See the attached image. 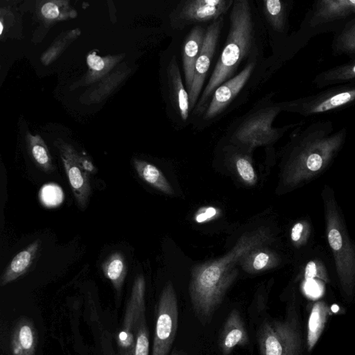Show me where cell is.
Returning a JSON list of instances; mask_svg holds the SVG:
<instances>
[{
  "instance_id": "obj_1",
  "label": "cell",
  "mask_w": 355,
  "mask_h": 355,
  "mask_svg": "<svg viewBox=\"0 0 355 355\" xmlns=\"http://www.w3.org/2000/svg\"><path fill=\"white\" fill-rule=\"evenodd\" d=\"M302 125L293 132L285 151L281 184L286 191L303 187L326 171L347 135L345 128L334 131L329 120L317 121L304 128Z\"/></svg>"
},
{
  "instance_id": "obj_2",
  "label": "cell",
  "mask_w": 355,
  "mask_h": 355,
  "mask_svg": "<svg viewBox=\"0 0 355 355\" xmlns=\"http://www.w3.org/2000/svg\"><path fill=\"white\" fill-rule=\"evenodd\" d=\"M272 238L270 230L264 227L245 232L227 254L192 268L189 288L190 301L202 324L210 322L236 280L238 263L254 250L271 241Z\"/></svg>"
},
{
  "instance_id": "obj_3",
  "label": "cell",
  "mask_w": 355,
  "mask_h": 355,
  "mask_svg": "<svg viewBox=\"0 0 355 355\" xmlns=\"http://www.w3.org/2000/svg\"><path fill=\"white\" fill-rule=\"evenodd\" d=\"M225 45L198 100L195 112H205L211 97L221 84L235 76L241 62L252 55L256 44L254 15L248 0L234 1Z\"/></svg>"
},
{
  "instance_id": "obj_4",
  "label": "cell",
  "mask_w": 355,
  "mask_h": 355,
  "mask_svg": "<svg viewBox=\"0 0 355 355\" xmlns=\"http://www.w3.org/2000/svg\"><path fill=\"white\" fill-rule=\"evenodd\" d=\"M321 198L327 241L333 256L338 284L343 295L351 299L355 293V241L348 232L334 189L324 184Z\"/></svg>"
},
{
  "instance_id": "obj_5",
  "label": "cell",
  "mask_w": 355,
  "mask_h": 355,
  "mask_svg": "<svg viewBox=\"0 0 355 355\" xmlns=\"http://www.w3.org/2000/svg\"><path fill=\"white\" fill-rule=\"evenodd\" d=\"M282 112L279 103L262 107L247 116L236 128L232 140L239 145L254 148L268 146L277 141L291 128L304 124L303 122L276 128L272 123Z\"/></svg>"
},
{
  "instance_id": "obj_6",
  "label": "cell",
  "mask_w": 355,
  "mask_h": 355,
  "mask_svg": "<svg viewBox=\"0 0 355 355\" xmlns=\"http://www.w3.org/2000/svg\"><path fill=\"white\" fill-rule=\"evenodd\" d=\"M261 355H301L302 337L297 315L263 322L257 333Z\"/></svg>"
},
{
  "instance_id": "obj_7",
  "label": "cell",
  "mask_w": 355,
  "mask_h": 355,
  "mask_svg": "<svg viewBox=\"0 0 355 355\" xmlns=\"http://www.w3.org/2000/svg\"><path fill=\"white\" fill-rule=\"evenodd\" d=\"M355 104V85H335L315 94L279 103L282 111L304 116L334 112Z\"/></svg>"
},
{
  "instance_id": "obj_8",
  "label": "cell",
  "mask_w": 355,
  "mask_h": 355,
  "mask_svg": "<svg viewBox=\"0 0 355 355\" xmlns=\"http://www.w3.org/2000/svg\"><path fill=\"white\" fill-rule=\"evenodd\" d=\"M178 324V304L175 288L168 282L161 293L155 329L152 355H168Z\"/></svg>"
},
{
  "instance_id": "obj_9",
  "label": "cell",
  "mask_w": 355,
  "mask_h": 355,
  "mask_svg": "<svg viewBox=\"0 0 355 355\" xmlns=\"http://www.w3.org/2000/svg\"><path fill=\"white\" fill-rule=\"evenodd\" d=\"M232 0H188L175 8L171 16L175 28H182L193 24L216 21L232 8Z\"/></svg>"
},
{
  "instance_id": "obj_10",
  "label": "cell",
  "mask_w": 355,
  "mask_h": 355,
  "mask_svg": "<svg viewBox=\"0 0 355 355\" xmlns=\"http://www.w3.org/2000/svg\"><path fill=\"white\" fill-rule=\"evenodd\" d=\"M144 316L145 279L140 275L135 279L126 306L122 329L118 335L117 343L121 355H132L136 331Z\"/></svg>"
},
{
  "instance_id": "obj_11",
  "label": "cell",
  "mask_w": 355,
  "mask_h": 355,
  "mask_svg": "<svg viewBox=\"0 0 355 355\" xmlns=\"http://www.w3.org/2000/svg\"><path fill=\"white\" fill-rule=\"evenodd\" d=\"M223 24V17L212 21L206 28L200 53L197 58L193 79L189 92L190 109L198 101L202 86L218 42Z\"/></svg>"
},
{
  "instance_id": "obj_12",
  "label": "cell",
  "mask_w": 355,
  "mask_h": 355,
  "mask_svg": "<svg viewBox=\"0 0 355 355\" xmlns=\"http://www.w3.org/2000/svg\"><path fill=\"white\" fill-rule=\"evenodd\" d=\"M56 146L77 204L83 210L91 194L89 173L80 164V155L71 145L60 140Z\"/></svg>"
},
{
  "instance_id": "obj_13",
  "label": "cell",
  "mask_w": 355,
  "mask_h": 355,
  "mask_svg": "<svg viewBox=\"0 0 355 355\" xmlns=\"http://www.w3.org/2000/svg\"><path fill=\"white\" fill-rule=\"evenodd\" d=\"M254 67L255 61L253 60L248 62L235 76L225 81L216 89L203 114L205 120H211L223 112L244 87Z\"/></svg>"
},
{
  "instance_id": "obj_14",
  "label": "cell",
  "mask_w": 355,
  "mask_h": 355,
  "mask_svg": "<svg viewBox=\"0 0 355 355\" xmlns=\"http://www.w3.org/2000/svg\"><path fill=\"white\" fill-rule=\"evenodd\" d=\"M355 18V0H319L314 2L306 17L309 27Z\"/></svg>"
},
{
  "instance_id": "obj_15",
  "label": "cell",
  "mask_w": 355,
  "mask_h": 355,
  "mask_svg": "<svg viewBox=\"0 0 355 355\" xmlns=\"http://www.w3.org/2000/svg\"><path fill=\"white\" fill-rule=\"evenodd\" d=\"M250 343L248 332L240 313L233 309L227 315L219 337L218 347L222 355H230L235 347Z\"/></svg>"
},
{
  "instance_id": "obj_16",
  "label": "cell",
  "mask_w": 355,
  "mask_h": 355,
  "mask_svg": "<svg viewBox=\"0 0 355 355\" xmlns=\"http://www.w3.org/2000/svg\"><path fill=\"white\" fill-rule=\"evenodd\" d=\"M206 29L194 26L186 37L182 49V66L188 94L191 89L197 58L200 53Z\"/></svg>"
},
{
  "instance_id": "obj_17",
  "label": "cell",
  "mask_w": 355,
  "mask_h": 355,
  "mask_svg": "<svg viewBox=\"0 0 355 355\" xmlns=\"http://www.w3.org/2000/svg\"><path fill=\"white\" fill-rule=\"evenodd\" d=\"M37 334L31 320L20 318L14 327L10 339L12 355H35Z\"/></svg>"
},
{
  "instance_id": "obj_18",
  "label": "cell",
  "mask_w": 355,
  "mask_h": 355,
  "mask_svg": "<svg viewBox=\"0 0 355 355\" xmlns=\"http://www.w3.org/2000/svg\"><path fill=\"white\" fill-rule=\"evenodd\" d=\"M172 103L183 120L187 119L190 109L188 92L181 78L176 57L173 56L167 69Z\"/></svg>"
},
{
  "instance_id": "obj_19",
  "label": "cell",
  "mask_w": 355,
  "mask_h": 355,
  "mask_svg": "<svg viewBox=\"0 0 355 355\" xmlns=\"http://www.w3.org/2000/svg\"><path fill=\"white\" fill-rule=\"evenodd\" d=\"M312 83L318 89L340 85H355V57L347 62L320 72L315 76Z\"/></svg>"
},
{
  "instance_id": "obj_20",
  "label": "cell",
  "mask_w": 355,
  "mask_h": 355,
  "mask_svg": "<svg viewBox=\"0 0 355 355\" xmlns=\"http://www.w3.org/2000/svg\"><path fill=\"white\" fill-rule=\"evenodd\" d=\"M40 245V241L36 240L13 257L1 277V286L13 282L26 272L36 256Z\"/></svg>"
},
{
  "instance_id": "obj_21",
  "label": "cell",
  "mask_w": 355,
  "mask_h": 355,
  "mask_svg": "<svg viewBox=\"0 0 355 355\" xmlns=\"http://www.w3.org/2000/svg\"><path fill=\"white\" fill-rule=\"evenodd\" d=\"M329 315L330 309L326 302L318 301L313 304L307 324L306 344L309 352L318 343Z\"/></svg>"
},
{
  "instance_id": "obj_22",
  "label": "cell",
  "mask_w": 355,
  "mask_h": 355,
  "mask_svg": "<svg viewBox=\"0 0 355 355\" xmlns=\"http://www.w3.org/2000/svg\"><path fill=\"white\" fill-rule=\"evenodd\" d=\"M133 164L138 175L144 181L164 193L174 194L171 184L157 166L138 159H135Z\"/></svg>"
},
{
  "instance_id": "obj_23",
  "label": "cell",
  "mask_w": 355,
  "mask_h": 355,
  "mask_svg": "<svg viewBox=\"0 0 355 355\" xmlns=\"http://www.w3.org/2000/svg\"><path fill=\"white\" fill-rule=\"evenodd\" d=\"M261 248L254 250L243 259V268L248 272L272 269L281 263L282 259L276 252Z\"/></svg>"
},
{
  "instance_id": "obj_24",
  "label": "cell",
  "mask_w": 355,
  "mask_h": 355,
  "mask_svg": "<svg viewBox=\"0 0 355 355\" xmlns=\"http://www.w3.org/2000/svg\"><path fill=\"white\" fill-rule=\"evenodd\" d=\"M290 5L281 0H266L263 1V12L270 25L277 33L286 31Z\"/></svg>"
},
{
  "instance_id": "obj_25",
  "label": "cell",
  "mask_w": 355,
  "mask_h": 355,
  "mask_svg": "<svg viewBox=\"0 0 355 355\" xmlns=\"http://www.w3.org/2000/svg\"><path fill=\"white\" fill-rule=\"evenodd\" d=\"M104 276L112 284L114 288L119 291L123 284L127 274V263L123 255L116 252L110 254L102 263Z\"/></svg>"
},
{
  "instance_id": "obj_26",
  "label": "cell",
  "mask_w": 355,
  "mask_h": 355,
  "mask_svg": "<svg viewBox=\"0 0 355 355\" xmlns=\"http://www.w3.org/2000/svg\"><path fill=\"white\" fill-rule=\"evenodd\" d=\"M122 55H108L101 57L96 52L89 53L87 57V64L89 71L86 80L88 83L97 80L108 72L121 59Z\"/></svg>"
},
{
  "instance_id": "obj_27",
  "label": "cell",
  "mask_w": 355,
  "mask_h": 355,
  "mask_svg": "<svg viewBox=\"0 0 355 355\" xmlns=\"http://www.w3.org/2000/svg\"><path fill=\"white\" fill-rule=\"evenodd\" d=\"M26 137L31 154L36 164L46 172L53 171L54 166L51 156L42 138L30 132H27Z\"/></svg>"
},
{
  "instance_id": "obj_28",
  "label": "cell",
  "mask_w": 355,
  "mask_h": 355,
  "mask_svg": "<svg viewBox=\"0 0 355 355\" xmlns=\"http://www.w3.org/2000/svg\"><path fill=\"white\" fill-rule=\"evenodd\" d=\"M332 48L336 54L355 55V18L349 21L336 35Z\"/></svg>"
},
{
  "instance_id": "obj_29",
  "label": "cell",
  "mask_w": 355,
  "mask_h": 355,
  "mask_svg": "<svg viewBox=\"0 0 355 355\" xmlns=\"http://www.w3.org/2000/svg\"><path fill=\"white\" fill-rule=\"evenodd\" d=\"M42 17L49 21H59L75 18L77 12L72 9L67 1H48L40 8Z\"/></svg>"
},
{
  "instance_id": "obj_30",
  "label": "cell",
  "mask_w": 355,
  "mask_h": 355,
  "mask_svg": "<svg viewBox=\"0 0 355 355\" xmlns=\"http://www.w3.org/2000/svg\"><path fill=\"white\" fill-rule=\"evenodd\" d=\"M313 225L309 218H301L296 221L290 231V239L297 248L305 247L313 237Z\"/></svg>"
},
{
  "instance_id": "obj_31",
  "label": "cell",
  "mask_w": 355,
  "mask_h": 355,
  "mask_svg": "<svg viewBox=\"0 0 355 355\" xmlns=\"http://www.w3.org/2000/svg\"><path fill=\"white\" fill-rule=\"evenodd\" d=\"M236 171L241 179L248 185H254L257 176L249 157L243 154H236L233 158Z\"/></svg>"
},
{
  "instance_id": "obj_32",
  "label": "cell",
  "mask_w": 355,
  "mask_h": 355,
  "mask_svg": "<svg viewBox=\"0 0 355 355\" xmlns=\"http://www.w3.org/2000/svg\"><path fill=\"white\" fill-rule=\"evenodd\" d=\"M304 278L306 282L318 280L325 284L329 282V277L324 263L318 258L308 261L304 268Z\"/></svg>"
},
{
  "instance_id": "obj_33",
  "label": "cell",
  "mask_w": 355,
  "mask_h": 355,
  "mask_svg": "<svg viewBox=\"0 0 355 355\" xmlns=\"http://www.w3.org/2000/svg\"><path fill=\"white\" fill-rule=\"evenodd\" d=\"M80 34L78 28L70 31L64 35H62V37L55 40L53 45L43 54L42 56V62L44 64L47 65L58 56L68 43L76 38Z\"/></svg>"
},
{
  "instance_id": "obj_34",
  "label": "cell",
  "mask_w": 355,
  "mask_h": 355,
  "mask_svg": "<svg viewBox=\"0 0 355 355\" xmlns=\"http://www.w3.org/2000/svg\"><path fill=\"white\" fill-rule=\"evenodd\" d=\"M63 197V192L60 187L53 183L44 185L40 191V200L47 207L59 205L62 202Z\"/></svg>"
},
{
  "instance_id": "obj_35",
  "label": "cell",
  "mask_w": 355,
  "mask_h": 355,
  "mask_svg": "<svg viewBox=\"0 0 355 355\" xmlns=\"http://www.w3.org/2000/svg\"><path fill=\"white\" fill-rule=\"evenodd\" d=\"M148 353L149 334L144 316L141 318L136 331L132 355H148Z\"/></svg>"
},
{
  "instance_id": "obj_36",
  "label": "cell",
  "mask_w": 355,
  "mask_h": 355,
  "mask_svg": "<svg viewBox=\"0 0 355 355\" xmlns=\"http://www.w3.org/2000/svg\"><path fill=\"white\" fill-rule=\"evenodd\" d=\"M218 212L215 207H203L196 213L195 220L198 223H205L214 218L218 215Z\"/></svg>"
},
{
  "instance_id": "obj_37",
  "label": "cell",
  "mask_w": 355,
  "mask_h": 355,
  "mask_svg": "<svg viewBox=\"0 0 355 355\" xmlns=\"http://www.w3.org/2000/svg\"><path fill=\"white\" fill-rule=\"evenodd\" d=\"M79 163L85 171L89 173H94L96 169L92 162L86 157L79 155Z\"/></svg>"
},
{
  "instance_id": "obj_38",
  "label": "cell",
  "mask_w": 355,
  "mask_h": 355,
  "mask_svg": "<svg viewBox=\"0 0 355 355\" xmlns=\"http://www.w3.org/2000/svg\"><path fill=\"white\" fill-rule=\"evenodd\" d=\"M3 31V21L1 20V21H0V35H2Z\"/></svg>"
},
{
  "instance_id": "obj_39",
  "label": "cell",
  "mask_w": 355,
  "mask_h": 355,
  "mask_svg": "<svg viewBox=\"0 0 355 355\" xmlns=\"http://www.w3.org/2000/svg\"><path fill=\"white\" fill-rule=\"evenodd\" d=\"M171 355H185V354L180 352H173Z\"/></svg>"
}]
</instances>
